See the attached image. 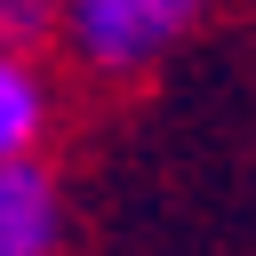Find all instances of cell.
<instances>
[{"instance_id": "1", "label": "cell", "mask_w": 256, "mask_h": 256, "mask_svg": "<svg viewBox=\"0 0 256 256\" xmlns=\"http://www.w3.org/2000/svg\"><path fill=\"white\" fill-rule=\"evenodd\" d=\"M200 8L208 0H56L72 48L96 72H144L152 56H168L200 24Z\"/></svg>"}, {"instance_id": "2", "label": "cell", "mask_w": 256, "mask_h": 256, "mask_svg": "<svg viewBox=\"0 0 256 256\" xmlns=\"http://www.w3.org/2000/svg\"><path fill=\"white\" fill-rule=\"evenodd\" d=\"M64 240V200H56V176L16 152L0 160V256H56Z\"/></svg>"}, {"instance_id": "3", "label": "cell", "mask_w": 256, "mask_h": 256, "mask_svg": "<svg viewBox=\"0 0 256 256\" xmlns=\"http://www.w3.org/2000/svg\"><path fill=\"white\" fill-rule=\"evenodd\" d=\"M40 128H48V88H40V72L24 64V48H0V160L32 152Z\"/></svg>"}, {"instance_id": "4", "label": "cell", "mask_w": 256, "mask_h": 256, "mask_svg": "<svg viewBox=\"0 0 256 256\" xmlns=\"http://www.w3.org/2000/svg\"><path fill=\"white\" fill-rule=\"evenodd\" d=\"M56 24V0H0V48H32Z\"/></svg>"}]
</instances>
